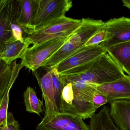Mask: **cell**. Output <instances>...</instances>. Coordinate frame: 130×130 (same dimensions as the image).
<instances>
[{
    "label": "cell",
    "instance_id": "6da1fadb",
    "mask_svg": "<svg viewBox=\"0 0 130 130\" xmlns=\"http://www.w3.org/2000/svg\"><path fill=\"white\" fill-rule=\"evenodd\" d=\"M67 83L82 80L100 84L121 79L126 74L107 52L96 58L87 70L76 74H60Z\"/></svg>",
    "mask_w": 130,
    "mask_h": 130
},
{
    "label": "cell",
    "instance_id": "7a4b0ae2",
    "mask_svg": "<svg viewBox=\"0 0 130 130\" xmlns=\"http://www.w3.org/2000/svg\"><path fill=\"white\" fill-rule=\"evenodd\" d=\"M82 19L64 16L41 29L27 35L25 41L29 45H37L47 41L70 36L80 26Z\"/></svg>",
    "mask_w": 130,
    "mask_h": 130
},
{
    "label": "cell",
    "instance_id": "3957f363",
    "mask_svg": "<svg viewBox=\"0 0 130 130\" xmlns=\"http://www.w3.org/2000/svg\"><path fill=\"white\" fill-rule=\"evenodd\" d=\"M94 96L84 95L73 88L68 83L63 89L59 111L79 116L83 119H91L96 109L93 104Z\"/></svg>",
    "mask_w": 130,
    "mask_h": 130
},
{
    "label": "cell",
    "instance_id": "277c9868",
    "mask_svg": "<svg viewBox=\"0 0 130 130\" xmlns=\"http://www.w3.org/2000/svg\"><path fill=\"white\" fill-rule=\"evenodd\" d=\"M72 6L73 2L70 0H39L37 14L28 34L42 28L64 16Z\"/></svg>",
    "mask_w": 130,
    "mask_h": 130
},
{
    "label": "cell",
    "instance_id": "5b68a950",
    "mask_svg": "<svg viewBox=\"0 0 130 130\" xmlns=\"http://www.w3.org/2000/svg\"><path fill=\"white\" fill-rule=\"evenodd\" d=\"M72 35L54 39L29 47L23 55L21 64L23 67L35 71L41 67L44 62L65 44Z\"/></svg>",
    "mask_w": 130,
    "mask_h": 130
},
{
    "label": "cell",
    "instance_id": "8992f818",
    "mask_svg": "<svg viewBox=\"0 0 130 130\" xmlns=\"http://www.w3.org/2000/svg\"><path fill=\"white\" fill-rule=\"evenodd\" d=\"M82 118L68 113L45 115L36 130H89Z\"/></svg>",
    "mask_w": 130,
    "mask_h": 130
},
{
    "label": "cell",
    "instance_id": "52a82bcc",
    "mask_svg": "<svg viewBox=\"0 0 130 130\" xmlns=\"http://www.w3.org/2000/svg\"><path fill=\"white\" fill-rule=\"evenodd\" d=\"M20 0H1L0 1V49L6 42L15 40L11 31V23L17 19L20 12Z\"/></svg>",
    "mask_w": 130,
    "mask_h": 130
},
{
    "label": "cell",
    "instance_id": "ba28073f",
    "mask_svg": "<svg viewBox=\"0 0 130 130\" xmlns=\"http://www.w3.org/2000/svg\"><path fill=\"white\" fill-rule=\"evenodd\" d=\"M103 28L107 32L105 41L100 44L107 49L115 45L130 41V18L122 17L105 22Z\"/></svg>",
    "mask_w": 130,
    "mask_h": 130
},
{
    "label": "cell",
    "instance_id": "9c48e42d",
    "mask_svg": "<svg viewBox=\"0 0 130 130\" xmlns=\"http://www.w3.org/2000/svg\"><path fill=\"white\" fill-rule=\"evenodd\" d=\"M106 52V48L100 45L85 46L55 68L59 74H63L73 68L95 60Z\"/></svg>",
    "mask_w": 130,
    "mask_h": 130
},
{
    "label": "cell",
    "instance_id": "30bf717a",
    "mask_svg": "<svg viewBox=\"0 0 130 130\" xmlns=\"http://www.w3.org/2000/svg\"><path fill=\"white\" fill-rule=\"evenodd\" d=\"M94 84L96 92L105 96L111 104L119 100H130V76L126 75L115 81L102 84Z\"/></svg>",
    "mask_w": 130,
    "mask_h": 130
},
{
    "label": "cell",
    "instance_id": "8fae6325",
    "mask_svg": "<svg viewBox=\"0 0 130 130\" xmlns=\"http://www.w3.org/2000/svg\"><path fill=\"white\" fill-rule=\"evenodd\" d=\"M80 26L74 32L68 41L80 47H84L87 42L104 26L105 22L100 20L83 18Z\"/></svg>",
    "mask_w": 130,
    "mask_h": 130
},
{
    "label": "cell",
    "instance_id": "7c38bea8",
    "mask_svg": "<svg viewBox=\"0 0 130 130\" xmlns=\"http://www.w3.org/2000/svg\"><path fill=\"white\" fill-rule=\"evenodd\" d=\"M111 118L120 130H130V100H119L110 104Z\"/></svg>",
    "mask_w": 130,
    "mask_h": 130
},
{
    "label": "cell",
    "instance_id": "4fadbf2b",
    "mask_svg": "<svg viewBox=\"0 0 130 130\" xmlns=\"http://www.w3.org/2000/svg\"><path fill=\"white\" fill-rule=\"evenodd\" d=\"M38 82L45 103V115L60 112L55 101L51 70L47 71Z\"/></svg>",
    "mask_w": 130,
    "mask_h": 130
},
{
    "label": "cell",
    "instance_id": "5bb4252c",
    "mask_svg": "<svg viewBox=\"0 0 130 130\" xmlns=\"http://www.w3.org/2000/svg\"><path fill=\"white\" fill-rule=\"evenodd\" d=\"M20 12L17 19L18 24L23 31L28 34L31 29L32 24L35 19L39 5V0H20Z\"/></svg>",
    "mask_w": 130,
    "mask_h": 130
},
{
    "label": "cell",
    "instance_id": "9a60e30c",
    "mask_svg": "<svg viewBox=\"0 0 130 130\" xmlns=\"http://www.w3.org/2000/svg\"><path fill=\"white\" fill-rule=\"evenodd\" d=\"M26 42L13 40L6 42L0 49V60L11 65L18 58H22L26 50L29 47Z\"/></svg>",
    "mask_w": 130,
    "mask_h": 130
},
{
    "label": "cell",
    "instance_id": "2e32d148",
    "mask_svg": "<svg viewBox=\"0 0 130 130\" xmlns=\"http://www.w3.org/2000/svg\"><path fill=\"white\" fill-rule=\"evenodd\" d=\"M106 51L123 71L130 76V41L109 47Z\"/></svg>",
    "mask_w": 130,
    "mask_h": 130
},
{
    "label": "cell",
    "instance_id": "e0dca14e",
    "mask_svg": "<svg viewBox=\"0 0 130 130\" xmlns=\"http://www.w3.org/2000/svg\"><path fill=\"white\" fill-rule=\"evenodd\" d=\"M81 48L72 44L68 40L44 62L41 67L47 71L51 70L60 63L76 54Z\"/></svg>",
    "mask_w": 130,
    "mask_h": 130
},
{
    "label": "cell",
    "instance_id": "ac0fdd59",
    "mask_svg": "<svg viewBox=\"0 0 130 130\" xmlns=\"http://www.w3.org/2000/svg\"><path fill=\"white\" fill-rule=\"evenodd\" d=\"M89 126V130H120L111 118L109 108L105 105L90 119Z\"/></svg>",
    "mask_w": 130,
    "mask_h": 130
},
{
    "label": "cell",
    "instance_id": "d6986e66",
    "mask_svg": "<svg viewBox=\"0 0 130 130\" xmlns=\"http://www.w3.org/2000/svg\"><path fill=\"white\" fill-rule=\"evenodd\" d=\"M24 103L26 111L31 113H34L38 115L42 112V106L43 102L38 99L35 89L31 87L26 88L24 93Z\"/></svg>",
    "mask_w": 130,
    "mask_h": 130
},
{
    "label": "cell",
    "instance_id": "ffe728a7",
    "mask_svg": "<svg viewBox=\"0 0 130 130\" xmlns=\"http://www.w3.org/2000/svg\"><path fill=\"white\" fill-rule=\"evenodd\" d=\"M12 68L11 65L0 60V93L2 99L12 79Z\"/></svg>",
    "mask_w": 130,
    "mask_h": 130
},
{
    "label": "cell",
    "instance_id": "44dd1931",
    "mask_svg": "<svg viewBox=\"0 0 130 130\" xmlns=\"http://www.w3.org/2000/svg\"><path fill=\"white\" fill-rule=\"evenodd\" d=\"M51 70L55 101L59 111L61 103L62 91L64 87L67 83L61 77L56 68L52 69Z\"/></svg>",
    "mask_w": 130,
    "mask_h": 130
},
{
    "label": "cell",
    "instance_id": "7402d4cb",
    "mask_svg": "<svg viewBox=\"0 0 130 130\" xmlns=\"http://www.w3.org/2000/svg\"><path fill=\"white\" fill-rule=\"evenodd\" d=\"M11 87H9L5 92L4 95L1 99L0 105V125H5L6 123L7 109L9 98V91Z\"/></svg>",
    "mask_w": 130,
    "mask_h": 130
},
{
    "label": "cell",
    "instance_id": "603a6c76",
    "mask_svg": "<svg viewBox=\"0 0 130 130\" xmlns=\"http://www.w3.org/2000/svg\"><path fill=\"white\" fill-rule=\"evenodd\" d=\"M107 32L103 28L93 35L87 42L85 46L99 45L106 40Z\"/></svg>",
    "mask_w": 130,
    "mask_h": 130
},
{
    "label": "cell",
    "instance_id": "cb8c5ba5",
    "mask_svg": "<svg viewBox=\"0 0 130 130\" xmlns=\"http://www.w3.org/2000/svg\"><path fill=\"white\" fill-rule=\"evenodd\" d=\"M19 127V122L15 120L10 112L7 113L6 124L0 125L1 130H20Z\"/></svg>",
    "mask_w": 130,
    "mask_h": 130
},
{
    "label": "cell",
    "instance_id": "d4e9b609",
    "mask_svg": "<svg viewBox=\"0 0 130 130\" xmlns=\"http://www.w3.org/2000/svg\"><path fill=\"white\" fill-rule=\"evenodd\" d=\"M17 19H14L11 23L10 28L12 31V35L15 40L25 42V38L23 37V29L18 24L17 22Z\"/></svg>",
    "mask_w": 130,
    "mask_h": 130
},
{
    "label": "cell",
    "instance_id": "484cf974",
    "mask_svg": "<svg viewBox=\"0 0 130 130\" xmlns=\"http://www.w3.org/2000/svg\"><path fill=\"white\" fill-rule=\"evenodd\" d=\"M93 101L94 107L96 109L108 103V100L106 96L97 92L94 95Z\"/></svg>",
    "mask_w": 130,
    "mask_h": 130
},
{
    "label": "cell",
    "instance_id": "4316f807",
    "mask_svg": "<svg viewBox=\"0 0 130 130\" xmlns=\"http://www.w3.org/2000/svg\"><path fill=\"white\" fill-rule=\"evenodd\" d=\"M122 2L123 6L130 10V0H123Z\"/></svg>",
    "mask_w": 130,
    "mask_h": 130
}]
</instances>
